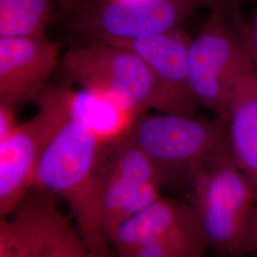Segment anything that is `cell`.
I'll return each mask as SVG.
<instances>
[{
	"mask_svg": "<svg viewBox=\"0 0 257 257\" xmlns=\"http://www.w3.org/2000/svg\"><path fill=\"white\" fill-rule=\"evenodd\" d=\"M48 120L46 140L33 187L66 200L92 257H108L101 225L102 156L105 146L71 115L63 88L44 89L37 97Z\"/></svg>",
	"mask_w": 257,
	"mask_h": 257,
	"instance_id": "obj_1",
	"label": "cell"
},
{
	"mask_svg": "<svg viewBox=\"0 0 257 257\" xmlns=\"http://www.w3.org/2000/svg\"><path fill=\"white\" fill-rule=\"evenodd\" d=\"M191 207L209 247L226 257L257 251V197L227 136L191 175Z\"/></svg>",
	"mask_w": 257,
	"mask_h": 257,
	"instance_id": "obj_2",
	"label": "cell"
},
{
	"mask_svg": "<svg viewBox=\"0 0 257 257\" xmlns=\"http://www.w3.org/2000/svg\"><path fill=\"white\" fill-rule=\"evenodd\" d=\"M66 75L80 88L107 92L132 107L138 115L164 102L151 70L136 53L110 42L93 41L72 47L61 59Z\"/></svg>",
	"mask_w": 257,
	"mask_h": 257,
	"instance_id": "obj_3",
	"label": "cell"
},
{
	"mask_svg": "<svg viewBox=\"0 0 257 257\" xmlns=\"http://www.w3.org/2000/svg\"><path fill=\"white\" fill-rule=\"evenodd\" d=\"M240 3L218 5L189 49L191 88L199 105L227 119L230 92L247 51L236 23Z\"/></svg>",
	"mask_w": 257,
	"mask_h": 257,
	"instance_id": "obj_4",
	"label": "cell"
},
{
	"mask_svg": "<svg viewBox=\"0 0 257 257\" xmlns=\"http://www.w3.org/2000/svg\"><path fill=\"white\" fill-rule=\"evenodd\" d=\"M226 136V118L207 121L169 112L138 115L128 134L164 175L190 176Z\"/></svg>",
	"mask_w": 257,
	"mask_h": 257,
	"instance_id": "obj_5",
	"label": "cell"
},
{
	"mask_svg": "<svg viewBox=\"0 0 257 257\" xmlns=\"http://www.w3.org/2000/svg\"><path fill=\"white\" fill-rule=\"evenodd\" d=\"M240 0H98L78 9L77 26L93 41L134 40L183 26L197 10Z\"/></svg>",
	"mask_w": 257,
	"mask_h": 257,
	"instance_id": "obj_6",
	"label": "cell"
},
{
	"mask_svg": "<svg viewBox=\"0 0 257 257\" xmlns=\"http://www.w3.org/2000/svg\"><path fill=\"white\" fill-rule=\"evenodd\" d=\"M192 37L183 26L153 37L134 40H103L126 47L146 63L158 84L164 112L193 116L198 102L189 76Z\"/></svg>",
	"mask_w": 257,
	"mask_h": 257,
	"instance_id": "obj_7",
	"label": "cell"
},
{
	"mask_svg": "<svg viewBox=\"0 0 257 257\" xmlns=\"http://www.w3.org/2000/svg\"><path fill=\"white\" fill-rule=\"evenodd\" d=\"M60 45L46 37H0V102L17 108L37 96L58 64Z\"/></svg>",
	"mask_w": 257,
	"mask_h": 257,
	"instance_id": "obj_8",
	"label": "cell"
},
{
	"mask_svg": "<svg viewBox=\"0 0 257 257\" xmlns=\"http://www.w3.org/2000/svg\"><path fill=\"white\" fill-rule=\"evenodd\" d=\"M48 120L41 108L0 140V213L12 214L33 187L46 140Z\"/></svg>",
	"mask_w": 257,
	"mask_h": 257,
	"instance_id": "obj_9",
	"label": "cell"
},
{
	"mask_svg": "<svg viewBox=\"0 0 257 257\" xmlns=\"http://www.w3.org/2000/svg\"><path fill=\"white\" fill-rule=\"evenodd\" d=\"M11 219L30 257H91L78 231L49 197H25Z\"/></svg>",
	"mask_w": 257,
	"mask_h": 257,
	"instance_id": "obj_10",
	"label": "cell"
},
{
	"mask_svg": "<svg viewBox=\"0 0 257 257\" xmlns=\"http://www.w3.org/2000/svg\"><path fill=\"white\" fill-rule=\"evenodd\" d=\"M227 139L231 156L257 197V67L248 52L230 92Z\"/></svg>",
	"mask_w": 257,
	"mask_h": 257,
	"instance_id": "obj_11",
	"label": "cell"
},
{
	"mask_svg": "<svg viewBox=\"0 0 257 257\" xmlns=\"http://www.w3.org/2000/svg\"><path fill=\"white\" fill-rule=\"evenodd\" d=\"M200 229L190 204L159 197L111 232L110 242L122 256L150 241Z\"/></svg>",
	"mask_w": 257,
	"mask_h": 257,
	"instance_id": "obj_12",
	"label": "cell"
},
{
	"mask_svg": "<svg viewBox=\"0 0 257 257\" xmlns=\"http://www.w3.org/2000/svg\"><path fill=\"white\" fill-rule=\"evenodd\" d=\"M71 115L111 147L127 138L138 114L128 104L107 92L87 88H63Z\"/></svg>",
	"mask_w": 257,
	"mask_h": 257,
	"instance_id": "obj_13",
	"label": "cell"
},
{
	"mask_svg": "<svg viewBox=\"0 0 257 257\" xmlns=\"http://www.w3.org/2000/svg\"><path fill=\"white\" fill-rule=\"evenodd\" d=\"M159 182H140L103 168L100 215L103 231L109 240L111 232L149 205L161 197Z\"/></svg>",
	"mask_w": 257,
	"mask_h": 257,
	"instance_id": "obj_14",
	"label": "cell"
},
{
	"mask_svg": "<svg viewBox=\"0 0 257 257\" xmlns=\"http://www.w3.org/2000/svg\"><path fill=\"white\" fill-rule=\"evenodd\" d=\"M50 0H0V37H46Z\"/></svg>",
	"mask_w": 257,
	"mask_h": 257,
	"instance_id": "obj_15",
	"label": "cell"
},
{
	"mask_svg": "<svg viewBox=\"0 0 257 257\" xmlns=\"http://www.w3.org/2000/svg\"><path fill=\"white\" fill-rule=\"evenodd\" d=\"M208 248L201 230L193 229L150 241L123 257H204Z\"/></svg>",
	"mask_w": 257,
	"mask_h": 257,
	"instance_id": "obj_16",
	"label": "cell"
},
{
	"mask_svg": "<svg viewBox=\"0 0 257 257\" xmlns=\"http://www.w3.org/2000/svg\"><path fill=\"white\" fill-rule=\"evenodd\" d=\"M0 257H30L19 231L5 218L0 224Z\"/></svg>",
	"mask_w": 257,
	"mask_h": 257,
	"instance_id": "obj_17",
	"label": "cell"
},
{
	"mask_svg": "<svg viewBox=\"0 0 257 257\" xmlns=\"http://www.w3.org/2000/svg\"><path fill=\"white\" fill-rule=\"evenodd\" d=\"M236 23L239 35L246 48V51L248 52L251 60L254 63H257V6L250 23L246 22V20L243 19L241 9L237 13Z\"/></svg>",
	"mask_w": 257,
	"mask_h": 257,
	"instance_id": "obj_18",
	"label": "cell"
},
{
	"mask_svg": "<svg viewBox=\"0 0 257 257\" xmlns=\"http://www.w3.org/2000/svg\"><path fill=\"white\" fill-rule=\"evenodd\" d=\"M19 126L15 116V108L0 102V140L8 137Z\"/></svg>",
	"mask_w": 257,
	"mask_h": 257,
	"instance_id": "obj_19",
	"label": "cell"
},
{
	"mask_svg": "<svg viewBox=\"0 0 257 257\" xmlns=\"http://www.w3.org/2000/svg\"><path fill=\"white\" fill-rule=\"evenodd\" d=\"M253 63H254V62H253ZM254 64H255V66L257 67V63H254Z\"/></svg>",
	"mask_w": 257,
	"mask_h": 257,
	"instance_id": "obj_20",
	"label": "cell"
}]
</instances>
